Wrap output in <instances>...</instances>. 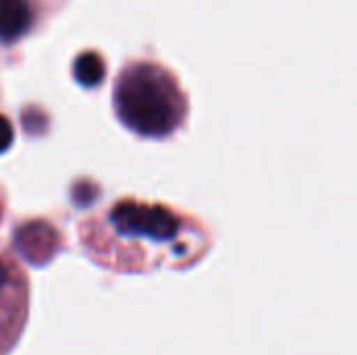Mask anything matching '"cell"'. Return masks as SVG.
Returning <instances> with one entry per match:
<instances>
[{
	"mask_svg": "<svg viewBox=\"0 0 357 355\" xmlns=\"http://www.w3.org/2000/svg\"><path fill=\"white\" fill-rule=\"evenodd\" d=\"M113 100L119 121L140 136L161 138L180 123V92L172 75L155 63L128 65L115 82Z\"/></svg>",
	"mask_w": 357,
	"mask_h": 355,
	"instance_id": "6da1fadb",
	"label": "cell"
},
{
	"mask_svg": "<svg viewBox=\"0 0 357 355\" xmlns=\"http://www.w3.org/2000/svg\"><path fill=\"white\" fill-rule=\"evenodd\" d=\"M107 226L111 241L119 245L117 253H113V266L130 270L142 268V243L165 245L180 230V222L169 209L138 201L117 203L107 216Z\"/></svg>",
	"mask_w": 357,
	"mask_h": 355,
	"instance_id": "7a4b0ae2",
	"label": "cell"
},
{
	"mask_svg": "<svg viewBox=\"0 0 357 355\" xmlns=\"http://www.w3.org/2000/svg\"><path fill=\"white\" fill-rule=\"evenodd\" d=\"M29 291L23 272L0 255V355H8L27 322Z\"/></svg>",
	"mask_w": 357,
	"mask_h": 355,
	"instance_id": "3957f363",
	"label": "cell"
},
{
	"mask_svg": "<svg viewBox=\"0 0 357 355\" xmlns=\"http://www.w3.org/2000/svg\"><path fill=\"white\" fill-rule=\"evenodd\" d=\"M33 4L29 0H0V42L23 38L33 25Z\"/></svg>",
	"mask_w": 357,
	"mask_h": 355,
	"instance_id": "277c9868",
	"label": "cell"
},
{
	"mask_svg": "<svg viewBox=\"0 0 357 355\" xmlns=\"http://www.w3.org/2000/svg\"><path fill=\"white\" fill-rule=\"evenodd\" d=\"M73 73L82 86L92 88L105 77V63L96 52H84L77 56V61L73 65Z\"/></svg>",
	"mask_w": 357,
	"mask_h": 355,
	"instance_id": "5b68a950",
	"label": "cell"
},
{
	"mask_svg": "<svg viewBox=\"0 0 357 355\" xmlns=\"http://www.w3.org/2000/svg\"><path fill=\"white\" fill-rule=\"evenodd\" d=\"M13 140H15L13 126H10V121L4 115H0V153L8 151L10 144H13Z\"/></svg>",
	"mask_w": 357,
	"mask_h": 355,
	"instance_id": "8992f818",
	"label": "cell"
}]
</instances>
